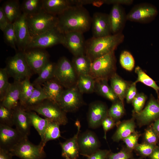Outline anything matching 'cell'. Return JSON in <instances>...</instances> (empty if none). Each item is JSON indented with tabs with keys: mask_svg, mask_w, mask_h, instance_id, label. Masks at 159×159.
Masks as SVG:
<instances>
[{
	"mask_svg": "<svg viewBox=\"0 0 159 159\" xmlns=\"http://www.w3.org/2000/svg\"><path fill=\"white\" fill-rule=\"evenodd\" d=\"M57 17V26L64 34L72 32L84 33L91 27L92 17L82 6H71Z\"/></svg>",
	"mask_w": 159,
	"mask_h": 159,
	"instance_id": "cell-1",
	"label": "cell"
},
{
	"mask_svg": "<svg viewBox=\"0 0 159 159\" xmlns=\"http://www.w3.org/2000/svg\"><path fill=\"white\" fill-rule=\"evenodd\" d=\"M124 38L122 32L102 37H92L86 41L85 54L92 62L98 57L114 52L123 42Z\"/></svg>",
	"mask_w": 159,
	"mask_h": 159,
	"instance_id": "cell-2",
	"label": "cell"
},
{
	"mask_svg": "<svg viewBox=\"0 0 159 159\" xmlns=\"http://www.w3.org/2000/svg\"><path fill=\"white\" fill-rule=\"evenodd\" d=\"M29 33L32 38L57 26V16L50 14L43 9L35 14L26 15Z\"/></svg>",
	"mask_w": 159,
	"mask_h": 159,
	"instance_id": "cell-3",
	"label": "cell"
},
{
	"mask_svg": "<svg viewBox=\"0 0 159 159\" xmlns=\"http://www.w3.org/2000/svg\"><path fill=\"white\" fill-rule=\"evenodd\" d=\"M6 63L8 76L14 81L21 82L30 78L34 74L27 64L24 52L19 51L14 56L8 57Z\"/></svg>",
	"mask_w": 159,
	"mask_h": 159,
	"instance_id": "cell-4",
	"label": "cell"
},
{
	"mask_svg": "<svg viewBox=\"0 0 159 159\" xmlns=\"http://www.w3.org/2000/svg\"><path fill=\"white\" fill-rule=\"evenodd\" d=\"M116 63L115 51L98 57L92 62L90 74L95 80H108L116 73Z\"/></svg>",
	"mask_w": 159,
	"mask_h": 159,
	"instance_id": "cell-5",
	"label": "cell"
},
{
	"mask_svg": "<svg viewBox=\"0 0 159 159\" xmlns=\"http://www.w3.org/2000/svg\"><path fill=\"white\" fill-rule=\"evenodd\" d=\"M77 75L72 62L66 57L60 58L56 63L54 78L63 87L66 89L74 86Z\"/></svg>",
	"mask_w": 159,
	"mask_h": 159,
	"instance_id": "cell-6",
	"label": "cell"
},
{
	"mask_svg": "<svg viewBox=\"0 0 159 159\" xmlns=\"http://www.w3.org/2000/svg\"><path fill=\"white\" fill-rule=\"evenodd\" d=\"M44 147L40 143H32L25 137L9 151L13 156L21 159H44L46 156Z\"/></svg>",
	"mask_w": 159,
	"mask_h": 159,
	"instance_id": "cell-7",
	"label": "cell"
},
{
	"mask_svg": "<svg viewBox=\"0 0 159 159\" xmlns=\"http://www.w3.org/2000/svg\"><path fill=\"white\" fill-rule=\"evenodd\" d=\"M32 111L43 116L45 118L60 125H65L68 122L66 113L57 103L48 99L44 100L34 108Z\"/></svg>",
	"mask_w": 159,
	"mask_h": 159,
	"instance_id": "cell-8",
	"label": "cell"
},
{
	"mask_svg": "<svg viewBox=\"0 0 159 159\" xmlns=\"http://www.w3.org/2000/svg\"><path fill=\"white\" fill-rule=\"evenodd\" d=\"M64 36V34L57 26H55L32 38L26 50L34 48L44 49L62 44Z\"/></svg>",
	"mask_w": 159,
	"mask_h": 159,
	"instance_id": "cell-9",
	"label": "cell"
},
{
	"mask_svg": "<svg viewBox=\"0 0 159 159\" xmlns=\"http://www.w3.org/2000/svg\"><path fill=\"white\" fill-rule=\"evenodd\" d=\"M158 14L157 8L150 4L144 3L135 5L127 14V20L140 23L150 22Z\"/></svg>",
	"mask_w": 159,
	"mask_h": 159,
	"instance_id": "cell-10",
	"label": "cell"
},
{
	"mask_svg": "<svg viewBox=\"0 0 159 159\" xmlns=\"http://www.w3.org/2000/svg\"><path fill=\"white\" fill-rule=\"evenodd\" d=\"M81 94L75 85L64 90L57 103L66 113L74 112L83 104Z\"/></svg>",
	"mask_w": 159,
	"mask_h": 159,
	"instance_id": "cell-11",
	"label": "cell"
},
{
	"mask_svg": "<svg viewBox=\"0 0 159 159\" xmlns=\"http://www.w3.org/2000/svg\"><path fill=\"white\" fill-rule=\"evenodd\" d=\"M132 115L139 127L151 124L159 118V100L151 95L145 107L139 113L132 112Z\"/></svg>",
	"mask_w": 159,
	"mask_h": 159,
	"instance_id": "cell-12",
	"label": "cell"
},
{
	"mask_svg": "<svg viewBox=\"0 0 159 159\" xmlns=\"http://www.w3.org/2000/svg\"><path fill=\"white\" fill-rule=\"evenodd\" d=\"M13 24L17 40V46L19 51L24 52L32 39L29 30L26 15L22 13Z\"/></svg>",
	"mask_w": 159,
	"mask_h": 159,
	"instance_id": "cell-13",
	"label": "cell"
},
{
	"mask_svg": "<svg viewBox=\"0 0 159 159\" xmlns=\"http://www.w3.org/2000/svg\"><path fill=\"white\" fill-rule=\"evenodd\" d=\"M24 53L27 64L33 73L39 74L49 61L48 53L41 49H28L24 52Z\"/></svg>",
	"mask_w": 159,
	"mask_h": 159,
	"instance_id": "cell-14",
	"label": "cell"
},
{
	"mask_svg": "<svg viewBox=\"0 0 159 159\" xmlns=\"http://www.w3.org/2000/svg\"><path fill=\"white\" fill-rule=\"evenodd\" d=\"M83 33L72 32L64 34L62 44L74 56L85 54V42Z\"/></svg>",
	"mask_w": 159,
	"mask_h": 159,
	"instance_id": "cell-15",
	"label": "cell"
},
{
	"mask_svg": "<svg viewBox=\"0 0 159 159\" xmlns=\"http://www.w3.org/2000/svg\"><path fill=\"white\" fill-rule=\"evenodd\" d=\"M78 143L80 152L87 157L98 150L100 146V141L96 134L90 130L79 134Z\"/></svg>",
	"mask_w": 159,
	"mask_h": 159,
	"instance_id": "cell-16",
	"label": "cell"
},
{
	"mask_svg": "<svg viewBox=\"0 0 159 159\" xmlns=\"http://www.w3.org/2000/svg\"><path fill=\"white\" fill-rule=\"evenodd\" d=\"M92 37L98 38L112 34L109 14L100 12L94 13L92 17Z\"/></svg>",
	"mask_w": 159,
	"mask_h": 159,
	"instance_id": "cell-17",
	"label": "cell"
},
{
	"mask_svg": "<svg viewBox=\"0 0 159 159\" xmlns=\"http://www.w3.org/2000/svg\"><path fill=\"white\" fill-rule=\"evenodd\" d=\"M25 137L16 128L0 124V148L10 151Z\"/></svg>",
	"mask_w": 159,
	"mask_h": 159,
	"instance_id": "cell-18",
	"label": "cell"
},
{
	"mask_svg": "<svg viewBox=\"0 0 159 159\" xmlns=\"http://www.w3.org/2000/svg\"><path fill=\"white\" fill-rule=\"evenodd\" d=\"M108 111L107 106L102 102L96 101L91 103L87 115L89 127L95 129L101 126L103 120L108 116Z\"/></svg>",
	"mask_w": 159,
	"mask_h": 159,
	"instance_id": "cell-19",
	"label": "cell"
},
{
	"mask_svg": "<svg viewBox=\"0 0 159 159\" xmlns=\"http://www.w3.org/2000/svg\"><path fill=\"white\" fill-rule=\"evenodd\" d=\"M109 16L112 34L122 33L127 21L124 8L122 5H113Z\"/></svg>",
	"mask_w": 159,
	"mask_h": 159,
	"instance_id": "cell-20",
	"label": "cell"
},
{
	"mask_svg": "<svg viewBox=\"0 0 159 159\" xmlns=\"http://www.w3.org/2000/svg\"><path fill=\"white\" fill-rule=\"evenodd\" d=\"M75 125L77 132L72 138L63 143H60L62 149V156L65 159H77L80 152L78 143V138L81 127L80 121L77 120Z\"/></svg>",
	"mask_w": 159,
	"mask_h": 159,
	"instance_id": "cell-21",
	"label": "cell"
},
{
	"mask_svg": "<svg viewBox=\"0 0 159 159\" xmlns=\"http://www.w3.org/2000/svg\"><path fill=\"white\" fill-rule=\"evenodd\" d=\"M14 125L16 129L24 136L30 134L32 125L27 111L20 105L13 110Z\"/></svg>",
	"mask_w": 159,
	"mask_h": 159,
	"instance_id": "cell-22",
	"label": "cell"
},
{
	"mask_svg": "<svg viewBox=\"0 0 159 159\" xmlns=\"http://www.w3.org/2000/svg\"><path fill=\"white\" fill-rule=\"evenodd\" d=\"M21 89V82L14 81L11 83L9 89L0 103L6 107L14 110L19 105Z\"/></svg>",
	"mask_w": 159,
	"mask_h": 159,
	"instance_id": "cell-23",
	"label": "cell"
},
{
	"mask_svg": "<svg viewBox=\"0 0 159 159\" xmlns=\"http://www.w3.org/2000/svg\"><path fill=\"white\" fill-rule=\"evenodd\" d=\"M116 122L117 130L112 138L114 142L122 140L135 131L136 123L133 117L130 119Z\"/></svg>",
	"mask_w": 159,
	"mask_h": 159,
	"instance_id": "cell-24",
	"label": "cell"
},
{
	"mask_svg": "<svg viewBox=\"0 0 159 159\" xmlns=\"http://www.w3.org/2000/svg\"><path fill=\"white\" fill-rule=\"evenodd\" d=\"M43 9L56 16L73 5L72 0H42Z\"/></svg>",
	"mask_w": 159,
	"mask_h": 159,
	"instance_id": "cell-25",
	"label": "cell"
},
{
	"mask_svg": "<svg viewBox=\"0 0 159 159\" xmlns=\"http://www.w3.org/2000/svg\"><path fill=\"white\" fill-rule=\"evenodd\" d=\"M47 99L57 103L64 90L63 87L54 78L42 85Z\"/></svg>",
	"mask_w": 159,
	"mask_h": 159,
	"instance_id": "cell-26",
	"label": "cell"
},
{
	"mask_svg": "<svg viewBox=\"0 0 159 159\" xmlns=\"http://www.w3.org/2000/svg\"><path fill=\"white\" fill-rule=\"evenodd\" d=\"M110 86L118 99L124 104V100L130 85L131 83L125 81L116 73L110 78Z\"/></svg>",
	"mask_w": 159,
	"mask_h": 159,
	"instance_id": "cell-27",
	"label": "cell"
},
{
	"mask_svg": "<svg viewBox=\"0 0 159 159\" xmlns=\"http://www.w3.org/2000/svg\"><path fill=\"white\" fill-rule=\"evenodd\" d=\"M1 7L10 23H13L22 13L21 5L18 0L6 1Z\"/></svg>",
	"mask_w": 159,
	"mask_h": 159,
	"instance_id": "cell-28",
	"label": "cell"
},
{
	"mask_svg": "<svg viewBox=\"0 0 159 159\" xmlns=\"http://www.w3.org/2000/svg\"><path fill=\"white\" fill-rule=\"evenodd\" d=\"M72 62L78 76L90 74L92 62L85 54L74 56Z\"/></svg>",
	"mask_w": 159,
	"mask_h": 159,
	"instance_id": "cell-29",
	"label": "cell"
},
{
	"mask_svg": "<svg viewBox=\"0 0 159 159\" xmlns=\"http://www.w3.org/2000/svg\"><path fill=\"white\" fill-rule=\"evenodd\" d=\"M34 91L24 105L21 107L26 111H32L33 109L47 99L42 87L41 85L35 86Z\"/></svg>",
	"mask_w": 159,
	"mask_h": 159,
	"instance_id": "cell-30",
	"label": "cell"
},
{
	"mask_svg": "<svg viewBox=\"0 0 159 159\" xmlns=\"http://www.w3.org/2000/svg\"><path fill=\"white\" fill-rule=\"evenodd\" d=\"M56 65V63L50 61L48 62L32 83L34 86H41L45 82L54 78Z\"/></svg>",
	"mask_w": 159,
	"mask_h": 159,
	"instance_id": "cell-31",
	"label": "cell"
},
{
	"mask_svg": "<svg viewBox=\"0 0 159 159\" xmlns=\"http://www.w3.org/2000/svg\"><path fill=\"white\" fill-rule=\"evenodd\" d=\"M95 89L99 94L113 102L118 99L105 80H95Z\"/></svg>",
	"mask_w": 159,
	"mask_h": 159,
	"instance_id": "cell-32",
	"label": "cell"
},
{
	"mask_svg": "<svg viewBox=\"0 0 159 159\" xmlns=\"http://www.w3.org/2000/svg\"><path fill=\"white\" fill-rule=\"evenodd\" d=\"M95 80L90 74L78 76L76 86L82 93H90L95 91Z\"/></svg>",
	"mask_w": 159,
	"mask_h": 159,
	"instance_id": "cell-33",
	"label": "cell"
},
{
	"mask_svg": "<svg viewBox=\"0 0 159 159\" xmlns=\"http://www.w3.org/2000/svg\"><path fill=\"white\" fill-rule=\"evenodd\" d=\"M32 126H33L40 135L41 140L43 139L44 134L48 125L49 120L42 118L34 111H27Z\"/></svg>",
	"mask_w": 159,
	"mask_h": 159,
	"instance_id": "cell-34",
	"label": "cell"
},
{
	"mask_svg": "<svg viewBox=\"0 0 159 159\" xmlns=\"http://www.w3.org/2000/svg\"><path fill=\"white\" fill-rule=\"evenodd\" d=\"M22 13L26 15L36 14L43 9L42 0H25L21 5Z\"/></svg>",
	"mask_w": 159,
	"mask_h": 159,
	"instance_id": "cell-35",
	"label": "cell"
},
{
	"mask_svg": "<svg viewBox=\"0 0 159 159\" xmlns=\"http://www.w3.org/2000/svg\"><path fill=\"white\" fill-rule=\"evenodd\" d=\"M48 120V125L43 139L40 143L44 147L49 140H55L61 136L59 128L60 125L56 122Z\"/></svg>",
	"mask_w": 159,
	"mask_h": 159,
	"instance_id": "cell-36",
	"label": "cell"
},
{
	"mask_svg": "<svg viewBox=\"0 0 159 159\" xmlns=\"http://www.w3.org/2000/svg\"><path fill=\"white\" fill-rule=\"evenodd\" d=\"M135 72L137 74V78L134 82L136 83L141 82L148 87L154 89L155 91L159 100V86L156 82L148 76L145 72L139 66L135 68Z\"/></svg>",
	"mask_w": 159,
	"mask_h": 159,
	"instance_id": "cell-37",
	"label": "cell"
},
{
	"mask_svg": "<svg viewBox=\"0 0 159 159\" xmlns=\"http://www.w3.org/2000/svg\"><path fill=\"white\" fill-rule=\"evenodd\" d=\"M27 78L21 82V89L19 100V105L23 106L32 94L34 87Z\"/></svg>",
	"mask_w": 159,
	"mask_h": 159,
	"instance_id": "cell-38",
	"label": "cell"
},
{
	"mask_svg": "<svg viewBox=\"0 0 159 159\" xmlns=\"http://www.w3.org/2000/svg\"><path fill=\"white\" fill-rule=\"evenodd\" d=\"M125 113L124 105L119 99L113 102L110 107L108 110V115L116 122L120 121Z\"/></svg>",
	"mask_w": 159,
	"mask_h": 159,
	"instance_id": "cell-39",
	"label": "cell"
},
{
	"mask_svg": "<svg viewBox=\"0 0 159 159\" xmlns=\"http://www.w3.org/2000/svg\"><path fill=\"white\" fill-rule=\"evenodd\" d=\"M3 32L6 43L16 51L17 40L13 23H9Z\"/></svg>",
	"mask_w": 159,
	"mask_h": 159,
	"instance_id": "cell-40",
	"label": "cell"
},
{
	"mask_svg": "<svg viewBox=\"0 0 159 159\" xmlns=\"http://www.w3.org/2000/svg\"><path fill=\"white\" fill-rule=\"evenodd\" d=\"M0 124L11 127L14 125L13 110L0 104Z\"/></svg>",
	"mask_w": 159,
	"mask_h": 159,
	"instance_id": "cell-41",
	"label": "cell"
},
{
	"mask_svg": "<svg viewBox=\"0 0 159 159\" xmlns=\"http://www.w3.org/2000/svg\"><path fill=\"white\" fill-rule=\"evenodd\" d=\"M9 76L5 68L0 69V101L4 98L10 87L8 81Z\"/></svg>",
	"mask_w": 159,
	"mask_h": 159,
	"instance_id": "cell-42",
	"label": "cell"
},
{
	"mask_svg": "<svg viewBox=\"0 0 159 159\" xmlns=\"http://www.w3.org/2000/svg\"><path fill=\"white\" fill-rule=\"evenodd\" d=\"M119 61L121 66L126 70L131 71L133 69L135 61L130 52L126 50L123 51L120 54Z\"/></svg>",
	"mask_w": 159,
	"mask_h": 159,
	"instance_id": "cell-43",
	"label": "cell"
},
{
	"mask_svg": "<svg viewBox=\"0 0 159 159\" xmlns=\"http://www.w3.org/2000/svg\"><path fill=\"white\" fill-rule=\"evenodd\" d=\"M143 142L157 145L159 140V136L154 129L152 124L145 130L143 136Z\"/></svg>",
	"mask_w": 159,
	"mask_h": 159,
	"instance_id": "cell-44",
	"label": "cell"
},
{
	"mask_svg": "<svg viewBox=\"0 0 159 159\" xmlns=\"http://www.w3.org/2000/svg\"><path fill=\"white\" fill-rule=\"evenodd\" d=\"M157 145H152L143 142L138 144L134 150L141 157H149L152 154Z\"/></svg>",
	"mask_w": 159,
	"mask_h": 159,
	"instance_id": "cell-45",
	"label": "cell"
},
{
	"mask_svg": "<svg viewBox=\"0 0 159 159\" xmlns=\"http://www.w3.org/2000/svg\"><path fill=\"white\" fill-rule=\"evenodd\" d=\"M141 134L135 131L130 135L122 140L126 145V147L132 151L134 150L139 144L138 140Z\"/></svg>",
	"mask_w": 159,
	"mask_h": 159,
	"instance_id": "cell-46",
	"label": "cell"
},
{
	"mask_svg": "<svg viewBox=\"0 0 159 159\" xmlns=\"http://www.w3.org/2000/svg\"><path fill=\"white\" fill-rule=\"evenodd\" d=\"M147 99V96L144 93L138 94L132 102L134 109L132 112L138 113L142 110Z\"/></svg>",
	"mask_w": 159,
	"mask_h": 159,
	"instance_id": "cell-47",
	"label": "cell"
},
{
	"mask_svg": "<svg viewBox=\"0 0 159 159\" xmlns=\"http://www.w3.org/2000/svg\"><path fill=\"white\" fill-rule=\"evenodd\" d=\"M132 151L128 149L126 146L123 147L121 150L117 153L110 152L107 159H131L133 158Z\"/></svg>",
	"mask_w": 159,
	"mask_h": 159,
	"instance_id": "cell-48",
	"label": "cell"
},
{
	"mask_svg": "<svg viewBox=\"0 0 159 159\" xmlns=\"http://www.w3.org/2000/svg\"><path fill=\"white\" fill-rule=\"evenodd\" d=\"M136 85L135 82L131 83L127 89L125 98L128 103H132L138 94Z\"/></svg>",
	"mask_w": 159,
	"mask_h": 159,
	"instance_id": "cell-49",
	"label": "cell"
},
{
	"mask_svg": "<svg viewBox=\"0 0 159 159\" xmlns=\"http://www.w3.org/2000/svg\"><path fill=\"white\" fill-rule=\"evenodd\" d=\"M117 122L112 118L108 115L103 120L102 125L104 132V138L106 139V133L107 132L112 128L116 125Z\"/></svg>",
	"mask_w": 159,
	"mask_h": 159,
	"instance_id": "cell-50",
	"label": "cell"
},
{
	"mask_svg": "<svg viewBox=\"0 0 159 159\" xmlns=\"http://www.w3.org/2000/svg\"><path fill=\"white\" fill-rule=\"evenodd\" d=\"M111 151L106 150L99 149L92 154L88 156L87 159H107Z\"/></svg>",
	"mask_w": 159,
	"mask_h": 159,
	"instance_id": "cell-51",
	"label": "cell"
},
{
	"mask_svg": "<svg viewBox=\"0 0 159 159\" xmlns=\"http://www.w3.org/2000/svg\"><path fill=\"white\" fill-rule=\"evenodd\" d=\"M133 1L132 0H100L101 5L103 4H119L120 5H130L132 4Z\"/></svg>",
	"mask_w": 159,
	"mask_h": 159,
	"instance_id": "cell-52",
	"label": "cell"
},
{
	"mask_svg": "<svg viewBox=\"0 0 159 159\" xmlns=\"http://www.w3.org/2000/svg\"><path fill=\"white\" fill-rule=\"evenodd\" d=\"M9 23L2 7H0V29L3 32Z\"/></svg>",
	"mask_w": 159,
	"mask_h": 159,
	"instance_id": "cell-53",
	"label": "cell"
},
{
	"mask_svg": "<svg viewBox=\"0 0 159 159\" xmlns=\"http://www.w3.org/2000/svg\"><path fill=\"white\" fill-rule=\"evenodd\" d=\"M12 156L9 151L0 148V159H12Z\"/></svg>",
	"mask_w": 159,
	"mask_h": 159,
	"instance_id": "cell-54",
	"label": "cell"
},
{
	"mask_svg": "<svg viewBox=\"0 0 159 159\" xmlns=\"http://www.w3.org/2000/svg\"><path fill=\"white\" fill-rule=\"evenodd\" d=\"M148 158L149 159H159V145H157L153 152Z\"/></svg>",
	"mask_w": 159,
	"mask_h": 159,
	"instance_id": "cell-55",
	"label": "cell"
},
{
	"mask_svg": "<svg viewBox=\"0 0 159 159\" xmlns=\"http://www.w3.org/2000/svg\"><path fill=\"white\" fill-rule=\"evenodd\" d=\"M153 127L159 136V118L152 123Z\"/></svg>",
	"mask_w": 159,
	"mask_h": 159,
	"instance_id": "cell-56",
	"label": "cell"
},
{
	"mask_svg": "<svg viewBox=\"0 0 159 159\" xmlns=\"http://www.w3.org/2000/svg\"><path fill=\"white\" fill-rule=\"evenodd\" d=\"M131 159H143V158H142L141 157H140V158L136 159V158H131Z\"/></svg>",
	"mask_w": 159,
	"mask_h": 159,
	"instance_id": "cell-57",
	"label": "cell"
}]
</instances>
